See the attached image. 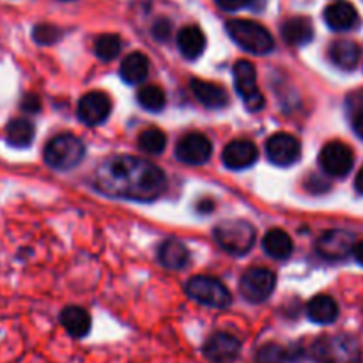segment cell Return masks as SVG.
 Returning a JSON list of instances; mask_svg holds the SVG:
<instances>
[{"mask_svg": "<svg viewBox=\"0 0 363 363\" xmlns=\"http://www.w3.org/2000/svg\"><path fill=\"white\" fill-rule=\"evenodd\" d=\"M160 262L169 269H183L190 262V252L181 241L167 240L160 247Z\"/></svg>", "mask_w": 363, "mask_h": 363, "instance_id": "obj_26", "label": "cell"}, {"mask_svg": "<svg viewBox=\"0 0 363 363\" xmlns=\"http://www.w3.org/2000/svg\"><path fill=\"white\" fill-rule=\"evenodd\" d=\"M225 27L230 39L252 55H268L275 46L273 35L269 34L268 28L254 20H243V18L230 20L227 21Z\"/></svg>", "mask_w": 363, "mask_h": 363, "instance_id": "obj_3", "label": "cell"}, {"mask_svg": "<svg viewBox=\"0 0 363 363\" xmlns=\"http://www.w3.org/2000/svg\"><path fill=\"white\" fill-rule=\"evenodd\" d=\"M303 354L301 347H284L277 342H268L255 351L254 363H296Z\"/></svg>", "mask_w": 363, "mask_h": 363, "instance_id": "obj_18", "label": "cell"}, {"mask_svg": "<svg viewBox=\"0 0 363 363\" xmlns=\"http://www.w3.org/2000/svg\"><path fill=\"white\" fill-rule=\"evenodd\" d=\"M190 89L195 98H197V101L202 103L206 108H223L229 103V96H227L225 89L218 84H213V82L191 78Z\"/></svg>", "mask_w": 363, "mask_h": 363, "instance_id": "obj_16", "label": "cell"}, {"mask_svg": "<svg viewBox=\"0 0 363 363\" xmlns=\"http://www.w3.org/2000/svg\"><path fill=\"white\" fill-rule=\"evenodd\" d=\"M307 315L315 325H332L339 318V305L328 294H318L308 301Z\"/></svg>", "mask_w": 363, "mask_h": 363, "instance_id": "obj_21", "label": "cell"}, {"mask_svg": "<svg viewBox=\"0 0 363 363\" xmlns=\"http://www.w3.org/2000/svg\"><path fill=\"white\" fill-rule=\"evenodd\" d=\"M60 325L73 339H84L89 335L92 326L91 314L82 307H67L60 314Z\"/></svg>", "mask_w": 363, "mask_h": 363, "instance_id": "obj_22", "label": "cell"}, {"mask_svg": "<svg viewBox=\"0 0 363 363\" xmlns=\"http://www.w3.org/2000/svg\"><path fill=\"white\" fill-rule=\"evenodd\" d=\"M45 162L53 170H71L84 160L85 147L78 137L71 133H60L45 145Z\"/></svg>", "mask_w": 363, "mask_h": 363, "instance_id": "obj_4", "label": "cell"}, {"mask_svg": "<svg viewBox=\"0 0 363 363\" xmlns=\"http://www.w3.org/2000/svg\"><path fill=\"white\" fill-rule=\"evenodd\" d=\"M78 119L89 128L99 126L108 119L110 112H112V103L105 92L92 91L82 96L78 101Z\"/></svg>", "mask_w": 363, "mask_h": 363, "instance_id": "obj_12", "label": "cell"}, {"mask_svg": "<svg viewBox=\"0 0 363 363\" xmlns=\"http://www.w3.org/2000/svg\"><path fill=\"white\" fill-rule=\"evenodd\" d=\"M21 108L27 110V112H30V113L38 112V110L41 108V103H39L38 96H32V94L25 96L23 101H21Z\"/></svg>", "mask_w": 363, "mask_h": 363, "instance_id": "obj_34", "label": "cell"}, {"mask_svg": "<svg viewBox=\"0 0 363 363\" xmlns=\"http://www.w3.org/2000/svg\"><path fill=\"white\" fill-rule=\"evenodd\" d=\"M354 248V238L353 234L346 233V230H326L318 238L315 243V250L321 257L328 259V261H340L346 259L347 255L353 254Z\"/></svg>", "mask_w": 363, "mask_h": 363, "instance_id": "obj_14", "label": "cell"}, {"mask_svg": "<svg viewBox=\"0 0 363 363\" xmlns=\"http://www.w3.org/2000/svg\"><path fill=\"white\" fill-rule=\"evenodd\" d=\"M354 186H357V190L363 195V169L360 170V172H358L357 181H354Z\"/></svg>", "mask_w": 363, "mask_h": 363, "instance_id": "obj_37", "label": "cell"}, {"mask_svg": "<svg viewBox=\"0 0 363 363\" xmlns=\"http://www.w3.org/2000/svg\"><path fill=\"white\" fill-rule=\"evenodd\" d=\"M319 165L330 176H347L354 165V155L344 142H330L319 152Z\"/></svg>", "mask_w": 363, "mask_h": 363, "instance_id": "obj_9", "label": "cell"}, {"mask_svg": "<svg viewBox=\"0 0 363 363\" xmlns=\"http://www.w3.org/2000/svg\"><path fill=\"white\" fill-rule=\"evenodd\" d=\"M186 293L191 300L213 308H227L233 303L229 289L215 277L197 275L186 282Z\"/></svg>", "mask_w": 363, "mask_h": 363, "instance_id": "obj_6", "label": "cell"}, {"mask_svg": "<svg viewBox=\"0 0 363 363\" xmlns=\"http://www.w3.org/2000/svg\"><path fill=\"white\" fill-rule=\"evenodd\" d=\"M353 255H354V259H357L358 264L363 266V240L358 241V243H354Z\"/></svg>", "mask_w": 363, "mask_h": 363, "instance_id": "obj_36", "label": "cell"}, {"mask_svg": "<svg viewBox=\"0 0 363 363\" xmlns=\"http://www.w3.org/2000/svg\"><path fill=\"white\" fill-rule=\"evenodd\" d=\"M259 158L257 147L250 140H233L222 152V162L230 170H245L254 165Z\"/></svg>", "mask_w": 363, "mask_h": 363, "instance_id": "obj_15", "label": "cell"}, {"mask_svg": "<svg viewBox=\"0 0 363 363\" xmlns=\"http://www.w3.org/2000/svg\"><path fill=\"white\" fill-rule=\"evenodd\" d=\"M170 32H172V23H170L167 18H160L152 25V35H155L158 41H167L170 38Z\"/></svg>", "mask_w": 363, "mask_h": 363, "instance_id": "obj_32", "label": "cell"}, {"mask_svg": "<svg viewBox=\"0 0 363 363\" xmlns=\"http://www.w3.org/2000/svg\"><path fill=\"white\" fill-rule=\"evenodd\" d=\"M234 85L250 112H259L264 106V96L257 87V71L250 60H238L233 69Z\"/></svg>", "mask_w": 363, "mask_h": 363, "instance_id": "obj_7", "label": "cell"}, {"mask_svg": "<svg viewBox=\"0 0 363 363\" xmlns=\"http://www.w3.org/2000/svg\"><path fill=\"white\" fill-rule=\"evenodd\" d=\"M323 16H325L326 25L337 32L351 30L358 23V11L354 9L353 4L344 2V0L330 4Z\"/></svg>", "mask_w": 363, "mask_h": 363, "instance_id": "obj_17", "label": "cell"}, {"mask_svg": "<svg viewBox=\"0 0 363 363\" xmlns=\"http://www.w3.org/2000/svg\"><path fill=\"white\" fill-rule=\"evenodd\" d=\"M35 128L30 121L18 117L7 123L6 126V138L13 147H28L34 140Z\"/></svg>", "mask_w": 363, "mask_h": 363, "instance_id": "obj_27", "label": "cell"}, {"mask_svg": "<svg viewBox=\"0 0 363 363\" xmlns=\"http://www.w3.org/2000/svg\"><path fill=\"white\" fill-rule=\"evenodd\" d=\"M266 156L277 167L294 165L301 156V144L289 133H275L266 140Z\"/></svg>", "mask_w": 363, "mask_h": 363, "instance_id": "obj_11", "label": "cell"}, {"mask_svg": "<svg viewBox=\"0 0 363 363\" xmlns=\"http://www.w3.org/2000/svg\"><path fill=\"white\" fill-rule=\"evenodd\" d=\"M123 43L117 34H103L96 39L94 52L101 60H112L121 53Z\"/></svg>", "mask_w": 363, "mask_h": 363, "instance_id": "obj_30", "label": "cell"}, {"mask_svg": "<svg viewBox=\"0 0 363 363\" xmlns=\"http://www.w3.org/2000/svg\"><path fill=\"white\" fill-rule=\"evenodd\" d=\"M177 48L184 59H199L206 50L204 32L197 25H188V27L181 28L179 34H177Z\"/></svg>", "mask_w": 363, "mask_h": 363, "instance_id": "obj_19", "label": "cell"}, {"mask_svg": "<svg viewBox=\"0 0 363 363\" xmlns=\"http://www.w3.org/2000/svg\"><path fill=\"white\" fill-rule=\"evenodd\" d=\"M165 145L167 137L158 128H149L138 135V147L149 155H160V152L165 151Z\"/></svg>", "mask_w": 363, "mask_h": 363, "instance_id": "obj_29", "label": "cell"}, {"mask_svg": "<svg viewBox=\"0 0 363 363\" xmlns=\"http://www.w3.org/2000/svg\"><path fill=\"white\" fill-rule=\"evenodd\" d=\"M330 60L340 69H354L360 60V46L350 39H340L330 46Z\"/></svg>", "mask_w": 363, "mask_h": 363, "instance_id": "obj_24", "label": "cell"}, {"mask_svg": "<svg viewBox=\"0 0 363 363\" xmlns=\"http://www.w3.org/2000/svg\"><path fill=\"white\" fill-rule=\"evenodd\" d=\"M282 38L291 46H303L314 39V25L307 16L289 18L282 25Z\"/></svg>", "mask_w": 363, "mask_h": 363, "instance_id": "obj_20", "label": "cell"}, {"mask_svg": "<svg viewBox=\"0 0 363 363\" xmlns=\"http://www.w3.org/2000/svg\"><path fill=\"white\" fill-rule=\"evenodd\" d=\"M119 73L124 84H142L149 74V59L142 52L130 53V55H126V59L121 62Z\"/></svg>", "mask_w": 363, "mask_h": 363, "instance_id": "obj_23", "label": "cell"}, {"mask_svg": "<svg viewBox=\"0 0 363 363\" xmlns=\"http://www.w3.org/2000/svg\"><path fill=\"white\" fill-rule=\"evenodd\" d=\"M202 354L209 363H236L241 354V342L230 333L216 332L204 342Z\"/></svg>", "mask_w": 363, "mask_h": 363, "instance_id": "obj_10", "label": "cell"}, {"mask_svg": "<svg viewBox=\"0 0 363 363\" xmlns=\"http://www.w3.org/2000/svg\"><path fill=\"white\" fill-rule=\"evenodd\" d=\"M277 277L268 268H252L240 280V293L250 303H262L273 294Z\"/></svg>", "mask_w": 363, "mask_h": 363, "instance_id": "obj_8", "label": "cell"}, {"mask_svg": "<svg viewBox=\"0 0 363 363\" xmlns=\"http://www.w3.org/2000/svg\"><path fill=\"white\" fill-rule=\"evenodd\" d=\"M213 155V144L204 133H188L177 142L176 156L186 165H204Z\"/></svg>", "mask_w": 363, "mask_h": 363, "instance_id": "obj_13", "label": "cell"}, {"mask_svg": "<svg viewBox=\"0 0 363 363\" xmlns=\"http://www.w3.org/2000/svg\"><path fill=\"white\" fill-rule=\"evenodd\" d=\"M94 183L99 191L112 197L149 202L165 191L167 177L149 160L117 155L98 167Z\"/></svg>", "mask_w": 363, "mask_h": 363, "instance_id": "obj_1", "label": "cell"}, {"mask_svg": "<svg viewBox=\"0 0 363 363\" xmlns=\"http://www.w3.org/2000/svg\"><path fill=\"white\" fill-rule=\"evenodd\" d=\"M262 248L266 254L273 259H287L293 252V240L289 234L282 229H272L266 233L264 240H262Z\"/></svg>", "mask_w": 363, "mask_h": 363, "instance_id": "obj_25", "label": "cell"}, {"mask_svg": "<svg viewBox=\"0 0 363 363\" xmlns=\"http://www.w3.org/2000/svg\"><path fill=\"white\" fill-rule=\"evenodd\" d=\"M138 103L147 112H162L167 105V96L160 85H144L137 94Z\"/></svg>", "mask_w": 363, "mask_h": 363, "instance_id": "obj_28", "label": "cell"}, {"mask_svg": "<svg viewBox=\"0 0 363 363\" xmlns=\"http://www.w3.org/2000/svg\"><path fill=\"white\" fill-rule=\"evenodd\" d=\"M220 9L223 11H240L243 7H252L257 4V0H216Z\"/></svg>", "mask_w": 363, "mask_h": 363, "instance_id": "obj_33", "label": "cell"}, {"mask_svg": "<svg viewBox=\"0 0 363 363\" xmlns=\"http://www.w3.org/2000/svg\"><path fill=\"white\" fill-rule=\"evenodd\" d=\"M32 38H34V41L39 43V45H53V43H57L62 38V30H60L59 27H55V25L43 23L34 27Z\"/></svg>", "mask_w": 363, "mask_h": 363, "instance_id": "obj_31", "label": "cell"}, {"mask_svg": "<svg viewBox=\"0 0 363 363\" xmlns=\"http://www.w3.org/2000/svg\"><path fill=\"white\" fill-rule=\"evenodd\" d=\"M213 236L233 255H245L255 243V229L247 220H225L215 227Z\"/></svg>", "mask_w": 363, "mask_h": 363, "instance_id": "obj_5", "label": "cell"}, {"mask_svg": "<svg viewBox=\"0 0 363 363\" xmlns=\"http://www.w3.org/2000/svg\"><path fill=\"white\" fill-rule=\"evenodd\" d=\"M199 209H201L202 213H209L213 209V202L211 201H204L199 204Z\"/></svg>", "mask_w": 363, "mask_h": 363, "instance_id": "obj_38", "label": "cell"}, {"mask_svg": "<svg viewBox=\"0 0 363 363\" xmlns=\"http://www.w3.org/2000/svg\"><path fill=\"white\" fill-rule=\"evenodd\" d=\"M353 130H354V133H357L358 137H360L363 140V110H362V112H358L357 116H354Z\"/></svg>", "mask_w": 363, "mask_h": 363, "instance_id": "obj_35", "label": "cell"}, {"mask_svg": "<svg viewBox=\"0 0 363 363\" xmlns=\"http://www.w3.org/2000/svg\"><path fill=\"white\" fill-rule=\"evenodd\" d=\"M308 357L314 363H362L363 360L360 342L347 333L319 337L308 350Z\"/></svg>", "mask_w": 363, "mask_h": 363, "instance_id": "obj_2", "label": "cell"}]
</instances>
